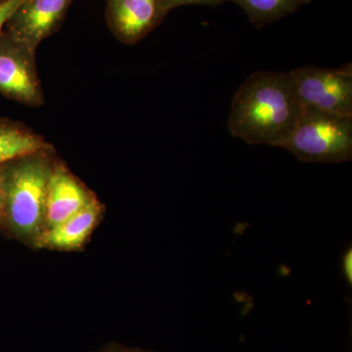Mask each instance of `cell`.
<instances>
[{
  "instance_id": "obj_1",
  "label": "cell",
  "mask_w": 352,
  "mask_h": 352,
  "mask_svg": "<svg viewBox=\"0 0 352 352\" xmlns=\"http://www.w3.org/2000/svg\"><path fill=\"white\" fill-rule=\"evenodd\" d=\"M303 110L289 72H254L234 95L228 131L250 145L282 148Z\"/></svg>"
},
{
  "instance_id": "obj_2",
  "label": "cell",
  "mask_w": 352,
  "mask_h": 352,
  "mask_svg": "<svg viewBox=\"0 0 352 352\" xmlns=\"http://www.w3.org/2000/svg\"><path fill=\"white\" fill-rule=\"evenodd\" d=\"M53 148L1 166L3 215L0 229L11 237H38L45 221L46 195L55 162Z\"/></svg>"
},
{
  "instance_id": "obj_3",
  "label": "cell",
  "mask_w": 352,
  "mask_h": 352,
  "mask_svg": "<svg viewBox=\"0 0 352 352\" xmlns=\"http://www.w3.org/2000/svg\"><path fill=\"white\" fill-rule=\"evenodd\" d=\"M282 148L305 164L351 161L352 115L305 108Z\"/></svg>"
},
{
  "instance_id": "obj_4",
  "label": "cell",
  "mask_w": 352,
  "mask_h": 352,
  "mask_svg": "<svg viewBox=\"0 0 352 352\" xmlns=\"http://www.w3.org/2000/svg\"><path fill=\"white\" fill-rule=\"evenodd\" d=\"M289 75L303 107L352 115V63L336 69L300 67Z\"/></svg>"
},
{
  "instance_id": "obj_5",
  "label": "cell",
  "mask_w": 352,
  "mask_h": 352,
  "mask_svg": "<svg viewBox=\"0 0 352 352\" xmlns=\"http://www.w3.org/2000/svg\"><path fill=\"white\" fill-rule=\"evenodd\" d=\"M0 95L38 107L44 103L43 87L36 65V51L0 32Z\"/></svg>"
},
{
  "instance_id": "obj_6",
  "label": "cell",
  "mask_w": 352,
  "mask_h": 352,
  "mask_svg": "<svg viewBox=\"0 0 352 352\" xmlns=\"http://www.w3.org/2000/svg\"><path fill=\"white\" fill-rule=\"evenodd\" d=\"M74 0H23L7 21L4 31L36 51L59 30Z\"/></svg>"
},
{
  "instance_id": "obj_7",
  "label": "cell",
  "mask_w": 352,
  "mask_h": 352,
  "mask_svg": "<svg viewBox=\"0 0 352 352\" xmlns=\"http://www.w3.org/2000/svg\"><path fill=\"white\" fill-rule=\"evenodd\" d=\"M159 0H107L106 20L120 43L135 44L163 22Z\"/></svg>"
},
{
  "instance_id": "obj_8",
  "label": "cell",
  "mask_w": 352,
  "mask_h": 352,
  "mask_svg": "<svg viewBox=\"0 0 352 352\" xmlns=\"http://www.w3.org/2000/svg\"><path fill=\"white\" fill-rule=\"evenodd\" d=\"M92 197L63 164L55 162L47 185L43 230L62 223L80 212Z\"/></svg>"
},
{
  "instance_id": "obj_9",
  "label": "cell",
  "mask_w": 352,
  "mask_h": 352,
  "mask_svg": "<svg viewBox=\"0 0 352 352\" xmlns=\"http://www.w3.org/2000/svg\"><path fill=\"white\" fill-rule=\"evenodd\" d=\"M101 208L95 197L80 212L62 223L45 229L36 238L39 247L58 250L80 248L94 230L100 215Z\"/></svg>"
},
{
  "instance_id": "obj_10",
  "label": "cell",
  "mask_w": 352,
  "mask_h": 352,
  "mask_svg": "<svg viewBox=\"0 0 352 352\" xmlns=\"http://www.w3.org/2000/svg\"><path fill=\"white\" fill-rule=\"evenodd\" d=\"M51 148L43 136L25 124L0 119V166Z\"/></svg>"
},
{
  "instance_id": "obj_11",
  "label": "cell",
  "mask_w": 352,
  "mask_h": 352,
  "mask_svg": "<svg viewBox=\"0 0 352 352\" xmlns=\"http://www.w3.org/2000/svg\"><path fill=\"white\" fill-rule=\"evenodd\" d=\"M244 10L250 22L256 28L273 24L294 14L312 0H227Z\"/></svg>"
},
{
  "instance_id": "obj_12",
  "label": "cell",
  "mask_w": 352,
  "mask_h": 352,
  "mask_svg": "<svg viewBox=\"0 0 352 352\" xmlns=\"http://www.w3.org/2000/svg\"><path fill=\"white\" fill-rule=\"evenodd\" d=\"M162 10L168 15L173 9L186 6H217L227 0H159Z\"/></svg>"
},
{
  "instance_id": "obj_13",
  "label": "cell",
  "mask_w": 352,
  "mask_h": 352,
  "mask_svg": "<svg viewBox=\"0 0 352 352\" xmlns=\"http://www.w3.org/2000/svg\"><path fill=\"white\" fill-rule=\"evenodd\" d=\"M22 1L23 0H3L0 3V32L3 31L7 21Z\"/></svg>"
},
{
  "instance_id": "obj_14",
  "label": "cell",
  "mask_w": 352,
  "mask_h": 352,
  "mask_svg": "<svg viewBox=\"0 0 352 352\" xmlns=\"http://www.w3.org/2000/svg\"><path fill=\"white\" fill-rule=\"evenodd\" d=\"M342 270L346 283L352 284V249L349 248L342 258Z\"/></svg>"
},
{
  "instance_id": "obj_15",
  "label": "cell",
  "mask_w": 352,
  "mask_h": 352,
  "mask_svg": "<svg viewBox=\"0 0 352 352\" xmlns=\"http://www.w3.org/2000/svg\"><path fill=\"white\" fill-rule=\"evenodd\" d=\"M97 352H154L139 347H129L120 344H110Z\"/></svg>"
},
{
  "instance_id": "obj_16",
  "label": "cell",
  "mask_w": 352,
  "mask_h": 352,
  "mask_svg": "<svg viewBox=\"0 0 352 352\" xmlns=\"http://www.w3.org/2000/svg\"><path fill=\"white\" fill-rule=\"evenodd\" d=\"M2 215H3V187H2V173L0 166V223H1Z\"/></svg>"
},
{
  "instance_id": "obj_17",
  "label": "cell",
  "mask_w": 352,
  "mask_h": 352,
  "mask_svg": "<svg viewBox=\"0 0 352 352\" xmlns=\"http://www.w3.org/2000/svg\"><path fill=\"white\" fill-rule=\"evenodd\" d=\"M2 1H3V0H0V3H1Z\"/></svg>"
}]
</instances>
